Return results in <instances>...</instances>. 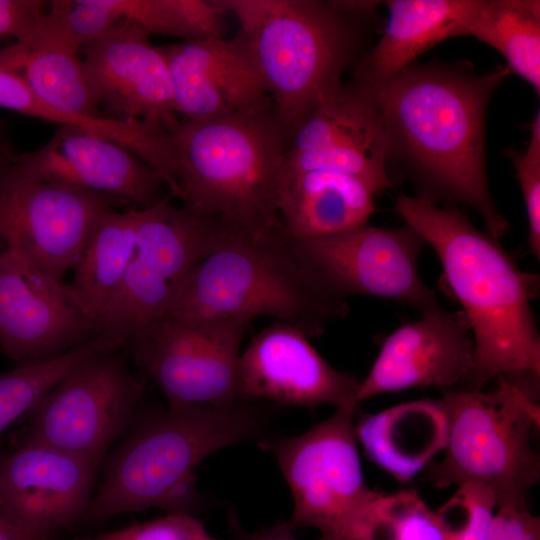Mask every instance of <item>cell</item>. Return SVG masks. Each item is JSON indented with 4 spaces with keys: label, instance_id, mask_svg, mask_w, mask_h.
<instances>
[{
    "label": "cell",
    "instance_id": "44dd1931",
    "mask_svg": "<svg viewBox=\"0 0 540 540\" xmlns=\"http://www.w3.org/2000/svg\"><path fill=\"white\" fill-rule=\"evenodd\" d=\"M377 42L355 62L352 79L375 86L398 74L438 43L459 32L482 0H389Z\"/></svg>",
    "mask_w": 540,
    "mask_h": 540
},
{
    "label": "cell",
    "instance_id": "cb8c5ba5",
    "mask_svg": "<svg viewBox=\"0 0 540 540\" xmlns=\"http://www.w3.org/2000/svg\"><path fill=\"white\" fill-rule=\"evenodd\" d=\"M143 213L144 209L106 212L95 225L72 269L67 286L80 307L97 324L121 286L135 250Z\"/></svg>",
    "mask_w": 540,
    "mask_h": 540
},
{
    "label": "cell",
    "instance_id": "d6986e66",
    "mask_svg": "<svg viewBox=\"0 0 540 540\" xmlns=\"http://www.w3.org/2000/svg\"><path fill=\"white\" fill-rule=\"evenodd\" d=\"M149 38L140 27L120 22L85 44L81 60L106 110L118 119L163 126L178 115L166 59Z\"/></svg>",
    "mask_w": 540,
    "mask_h": 540
},
{
    "label": "cell",
    "instance_id": "f1b7e54d",
    "mask_svg": "<svg viewBox=\"0 0 540 540\" xmlns=\"http://www.w3.org/2000/svg\"><path fill=\"white\" fill-rule=\"evenodd\" d=\"M436 512L446 540H487L497 509L494 496L483 486L466 482Z\"/></svg>",
    "mask_w": 540,
    "mask_h": 540
},
{
    "label": "cell",
    "instance_id": "5b68a950",
    "mask_svg": "<svg viewBox=\"0 0 540 540\" xmlns=\"http://www.w3.org/2000/svg\"><path fill=\"white\" fill-rule=\"evenodd\" d=\"M298 264L283 227L250 229L227 220L219 244L179 283L163 316L178 319L273 317L308 338L347 316Z\"/></svg>",
    "mask_w": 540,
    "mask_h": 540
},
{
    "label": "cell",
    "instance_id": "ac0fdd59",
    "mask_svg": "<svg viewBox=\"0 0 540 540\" xmlns=\"http://www.w3.org/2000/svg\"><path fill=\"white\" fill-rule=\"evenodd\" d=\"M177 115L215 119L273 107L243 34L160 46Z\"/></svg>",
    "mask_w": 540,
    "mask_h": 540
},
{
    "label": "cell",
    "instance_id": "7402d4cb",
    "mask_svg": "<svg viewBox=\"0 0 540 540\" xmlns=\"http://www.w3.org/2000/svg\"><path fill=\"white\" fill-rule=\"evenodd\" d=\"M375 193L348 174L331 171L282 173L278 214L288 239L346 232L368 224Z\"/></svg>",
    "mask_w": 540,
    "mask_h": 540
},
{
    "label": "cell",
    "instance_id": "8992f818",
    "mask_svg": "<svg viewBox=\"0 0 540 540\" xmlns=\"http://www.w3.org/2000/svg\"><path fill=\"white\" fill-rule=\"evenodd\" d=\"M178 161L183 205L250 229L282 226L278 197L291 134L273 107L215 119L163 124Z\"/></svg>",
    "mask_w": 540,
    "mask_h": 540
},
{
    "label": "cell",
    "instance_id": "2e32d148",
    "mask_svg": "<svg viewBox=\"0 0 540 540\" xmlns=\"http://www.w3.org/2000/svg\"><path fill=\"white\" fill-rule=\"evenodd\" d=\"M475 363L473 335L462 311L442 306L388 335L363 381L357 403L413 387L466 390Z\"/></svg>",
    "mask_w": 540,
    "mask_h": 540
},
{
    "label": "cell",
    "instance_id": "ffe728a7",
    "mask_svg": "<svg viewBox=\"0 0 540 540\" xmlns=\"http://www.w3.org/2000/svg\"><path fill=\"white\" fill-rule=\"evenodd\" d=\"M13 166L26 176L106 194L141 209L157 203L160 174L123 146L74 125H60L40 148L19 154Z\"/></svg>",
    "mask_w": 540,
    "mask_h": 540
},
{
    "label": "cell",
    "instance_id": "8fae6325",
    "mask_svg": "<svg viewBox=\"0 0 540 540\" xmlns=\"http://www.w3.org/2000/svg\"><path fill=\"white\" fill-rule=\"evenodd\" d=\"M288 241L300 267L331 299L379 297L420 314L441 306L419 273L427 244L406 224L396 228L366 224L339 234Z\"/></svg>",
    "mask_w": 540,
    "mask_h": 540
},
{
    "label": "cell",
    "instance_id": "1f68e13d",
    "mask_svg": "<svg viewBox=\"0 0 540 540\" xmlns=\"http://www.w3.org/2000/svg\"><path fill=\"white\" fill-rule=\"evenodd\" d=\"M47 6L41 0H0V38L13 37L16 43L26 41Z\"/></svg>",
    "mask_w": 540,
    "mask_h": 540
},
{
    "label": "cell",
    "instance_id": "6da1fadb",
    "mask_svg": "<svg viewBox=\"0 0 540 540\" xmlns=\"http://www.w3.org/2000/svg\"><path fill=\"white\" fill-rule=\"evenodd\" d=\"M510 74L505 65L479 74L464 62H414L382 84H364L380 111L389 164L402 167L417 197L473 208L497 239L511 224L490 192L485 122Z\"/></svg>",
    "mask_w": 540,
    "mask_h": 540
},
{
    "label": "cell",
    "instance_id": "f546056e",
    "mask_svg": "<svg viewBox=\"0 0 540 540\" xmlns=\"http://www.w3.org/2000/svg\"><path fill=\"white\" fill-rule=\"evenodd\" d=\"M529 142L523 149L504 151L511 161L524 198L530 253L540 260V112L535 114L530 127Z\"/></svg>",
    "mask_w": 540,
    "mask_h": 540
},
{
    "label": "cell",
    "instance_id": "52a82bcc",
    "mask_svg": "<svg viewBox=\"0 0 540 540\" xmlns=\"http://www.w3.org/2000/svg\"><path fill=\"white\" fill-rule=\"evenodd\" d=\"M530 376L536 375H500L489 392L443 391L445 457L426 466V478L436 488L476 483L491 492L497 508L528 509L531 489L540 479V457L532 445L539 405L535 386L526 383Z\"/></svg>",
    "mask_w": 540,
    "mask_h": 540
},
{
    "label": "cell",
    "instance_id": "8d00e7d4",
    "mask_svg": "<svg viewBox=\"0 0 540 540\" xmlns=\"http://www.w3.org/2000/svg\"><path fill=\"white\" fill-rule=\"evenodd\" d=\"M4 249V245H3V242L1 241L0 239V252Z\"/></svg>",
    "mask_w": 540,
    "mask_h": 540
},
{
    "label": "cell",
    "instance_id": "30bf717a",
    "mask_svg": "<svg viewBox=\"0 0 540 540\" xmlns=\"http://www.w3.org/2000/svg\"><path fill=\"white\" fill-rule=\"evenodd\" d=\"M117 350L99 353L68 373L26 415L24 441L43 444L100 466L132 424L145 379Z\"/></svg>",
    "mask_w": 540,
    "mask_h": 540
},
{
    "label": "cell",
    "instance_id": "484cf974",
    "mask_svg": "<svg viewBox=\"0 0 540 540\" xmlns=\"http://www.w3.org/2000/svg\"><path fill=\"white\" fill-rule=\"evenodd\" d=\"M470 36L492 47L506 61L510 73L540 94V2L538 0H482L458 37Z\"/></svg>",
    "mask_w": 540,
    "mask_h": 540
},
{
    "label": "cell",
    "instance_id": "7c38bea8",
    "mask_svg": "<svg viewBox=\"0 0 540 540\" xmlns=\"http://www.w3.org/2000/svg\"><path fill=\"white\" fill-rule=\"evenodd\" d=\"M250 321L163 316L128 342L137 367L168 404H226L240 397V345Z\"/></svg>",
    "mask_w": 540,
    "mask_h": 540
},
{
    "label": "cell",
    "instance_id": "3957f363",
    "mask_svg": "<svg viewBox=\"0 0 540 540\" xmlns=\"http://www.w3.org/2000/svg\"><path fill=\"white\" fill-rule=\"evenodd\" d=\"M394 210L434 250L463 308L475 344L466 390L480 391L505 374L539 376L540 334L531 305L539 276L454 205L399 194Z\"/></svg>",
    "mask_w": 540,
    "mask_h": 540
},
{
    "label": "cell",
    "instance_id": "4fadbf2b",
    "mask_svg": "<svg viewBox=\"0 0 540 540\" xmlns=\"http://www.w3.org/2000/svg\"><path fill=\"white\" fill-rule=\"evenodd\" d=\"M123 203L26 176L12 165L0 170V239L23 262L63 282L99 219Z\"/></svg>",
    "mask_w": 540,
    "mask_h": 540
},
{
    "label": "cell",
    "instance_id": "277c9868",
    "mask_svg": "<svg viewBox=\"0 0 540 540\" xmlns=\"http://www.w3.org/2000/svg\"><path fill=\"white\" fill-rule=\"evenodd\" d=\"M292 135L365 51L379 1L221 0ZM377 20V19H376Z\"/></svg>",
    "mask_w": 540,
    "mask_h": 540
},
{
    "label": "cell",
    "instance_id": "83f0119b",
    "mask_svg": "<svg viewBox=\"0 0 540 540\" xmlns=\"http://www.w3.org/2000/svg\"><path fill=\"white\" fill-rule=\"evenodd\" d=\"M353 540H446L436 512L413 489L381 494Z\"/></svg>",
    "mask_w": 540,
    "mask_h": 540
},
{
    "label": "cell",
    "instance_id": "ba28073f",
    "mask_svg": "<svg viewBox=\"0 0 540 540\" xmlns=\"http://www.w3.org/2000/svg\"><path fill=\"white\" fill-rule=\"evenodd\" d=\"M356 409L337 408L297 436L271 434L258 446L275 457L293 498L288 523L314 528L319 540H353L382 493L364 480L354 424Z\"/></svg>",
    "mask_w": 540,
    "mask_h": 540
},
{
    "label": "cell",
    "instance_id": "7a4b0ae2",
    "mask_svg": "<svg viewBox=\"0 0 540 540\" xmlns=\"http://www.w3.org/2000/svg\"><path fill=\"white\" fill-rule=\"evenodd\" d=\"M274 406L237 400L139 407L103 459L102 481L83 519L99 522L150 508L192 515L206 509L196 468L217 450L270 436Z\"/></svg>",
    "mask_w": 540,
    "mask_h": 540
},
{
    "label": "cell",
    "instance_id": "d4e9b609",
    "mask_svg": "<svg viewBox=\"0 0 540 540\" xmlns=\"http://www.w3.org/2000/svg\"><path fill=\"white\" fill-rule=\"evenodd\" d=\"M0 65L18 74L33 94L52 108L80 117L100 118V101L78 53L55 47L0 50Z\"/></svg>",
    "mask_w": 540,
    "mask_h": 540
},
{
    "label": "cell",
    "instance_id": "603a6c76",
    "mask_svg": "<svg viewBox=\"0 0 540 540\" xmlns=\"http://www.w3.org/2000/svg\"><path fill=\"white\" fill-rule=\"evenodd\" d=\"M355 429L370 459L401 483L428 466L448 441L441 400L406 402L363 416Z\"/></svg>",
    "mask_w": 540,
    "mask_h": 540
},
{
    "label": "cell",
    "instance_id": "9a60e30c",
    "mask_svg": "<svg viewBox=\"0 0 540 540\" xmlns=\"http://www.w3.org/2000/svg\"><path fill=\"white\" fill-rule=\"evenodd\" d=\"M99 466L55 448L24 441L0 455V516L53 540L83 519Z\"/></svg>",
    "mask_w": 540,
    "mask_h": 540
},
{
    "label": "cell",
    "instance_id": "836d02e7",
    "mask_svg": "<svg viewBox=\"0 0 540 540\" xmlns=\"http://www.w3.org/2000/svg\"><path fill=\"white\" fill-rule=\"evenodd\" d=\"M236 540H299L288 521H280L255 532L245 531L233 516L229 518Z\"/></svg>",
    "mask_w": 540,
    "mask_h": 540
},
{
    "label": "cell",
    "instance_id": "e0dca14e",
    "mask_svg": "<svg viewBox=\"0 0 540 540\" xmlns=\"http://www.w3.org/2000/svg\"><path fill=\"white\" fill-rule=\"evenodd\" d=\"M242 400L277 407L357 408L359 381L332 367L297 328L275 321L255 335L239 360Z\"/></svg>",
    "mask_w": 540,
    "mask_h": 540
},
{
    "label": "cell",
    "instance_id": "5bb4252c",
    "mask_svg": "<svg viewBox=\"0 0 540 540\" xmlns=\"http://www.w3.org/2000/svg\"><path fill=\"white\" fill-rule=\"evenodd\" d=\"M98 335L67 284L0 252V348L16 366L60 357Z\"/></svg>",
    "mask_w": 540,
    "mask_h": 540
},
{
    "label": "cell",
    "instance_id": "4316f807",
    "mask_svg": "<svg viewBox=\"0 0 540 540\" xmlns=\"http://www.w3.org/2000/svg\"><path fill=\"white\" fill-rule=\"evenodd\" d=\"M108 28L120 22L148 35L182 41L224 38L228 13L221 0H96Z\"/></svg>",
    "mask_w": 540,
    "mask_h": 540
},
{
    "label": "cell",
    "instance_id": "e575fe53",
    "mask_svg": "<svg viewBox=\"0 0 540 540\" xmlns=\"http://www.w3.org/2000/svg\"><path fill=\"white\" fill-rule=\"evenodd\" d=\"M18 156L10 127L4 119L0 118V170L12 166Z\"/></svg>",
    "mask_w": 540,
    "mask_h": 540
},
{
    "label": "cell",
    "instance_id": "d590c367",
    "mask_svg": "<svg viewBox=\"0 0 540 540\" xmlns=\"http://www.w3.org/2000/svg\"><path fill=\"white\" fill-rule=\"evenodd\" d=\"M0 540H47L35 537L0 516Z\"/></svg>",
    "mask_w": 540,
    "mask_h": 540
},
{
    "label": "cell",
    "instance_id": "d6a6232c",
    "mask_svg": "<svg viewBox=\"0 0 540 540\" xmlns=\"http://www.w3.org/2000/svg\"><path fill=\"white\" fill-rule=\"evenodd\" d=\"M487 540H540L539 518L528 509L497 508Z\"/></svg>",
    "mask_w": 540,
    "mask_h": 540
},
{
    "label": "cell",
    "instance_id": "9c48e42d",
    "mask_svg": "<svg viewBox=\"0 0 540 540\" xmlns=\"http://www.w3.org/2000/svg\"><path fill=\"white\" fill-rule=\"evenodd\" d=\"M227 220L163 196L145 208L121 286L98 321L100 334L128 344L163 317L183 278L220 242Z\"/></svg>",
    "mask_w": 540,
    "mask_h": 540
},
{
    "label": "cell",
    "instance_id": "4dcf8cb0",
    "mask_svg": "<svg viewBox=\"0 0 540 540\" xmlns=\"http://www.w3.org/2000/svg\"><path fill=\"white\" fill-rule=\"evenodd\" d=\"M76 540H217L204 524L187 513L164 516L127 527Z\"/></svg>",
    "mask_w": 540,
    "mask_h": 540
}]
</instances>
